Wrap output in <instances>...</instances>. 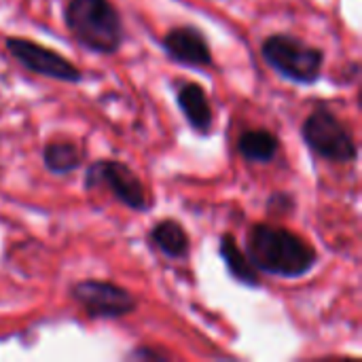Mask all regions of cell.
Here are the masks:
<instances>
[{
    "label": "cell",
    "mask_w": 362,
    "mask_h": 362,
    "mask_svg": "<svg viewBox=\"0 0 362 362\" xmlns=\"http://www.w3.org/2000/svg\"><path fill=\"white\" fill-rule=\"evenodd\" d=\"M301 138L316 157L327 161L352 163L358 157V146L350 127L329 108H316L305 117Z\"/></svg>",
    "instance_id": "4"
},
{
    "label": "cell",
    "mask_w": 362,
    "mask_h": 362,
    "mask_svg": "<svg viewBox=\"0 0 362 362\" xmlns=\"http://www.w3.org/2000/svg\"><path fill=\"white\" fill-rule=\"evenodd\" d=\"M129 358H155V361H161L163 356L159 352H153V350H146V348H138L136 352L129 354Z\"/></svg>",
    "instance_id": "15"
},
{
    "label": "cell",
    "mask_w": 362,
    "mask_h": 362,
    "mask_svg": "<svg viewBox=\"0 0 362 362\" xmlns=\"http://www.w3.org/2000/svg\"><path fill=\"white\" fill-rule=\"evenodd\" d=\"M261 55L282 78L297 85H314L325 68V51L293 34H269L261 42Z\"/></svg>",
    "instance_id": "3"
},
{
    "label": "cell",
    "mask_w": 362,
    "mask_h": 362,
    "mask_svg": "<svg viewBox=\"0 0 362 362\" xmlns=\"http://www.w3.org/2000/svg\"><path fill=\"white\" fill-rule=\"evenodd\" d=\"M176 104L193 132H197L202 136L212 132L214 112H212L208 93L199 83H193V81L182 83L176 91Z\"/></svg>",
    "instance_id": "9"
},
{
    "label": "cell",
    "mask_w": 362,
    "mask_h": 362,
    "mask_svg": "<svg viewBox=\"0 0 362 362\" xmlns=\"http://www.w3.org/2000/svg\"><path fill=\"white\" fill-rule=\"evenodd\" d=\"M70 297L93 320H119L138 310V299L108 280H78L70 286Z\"/></svg>",
    "instance_id": "6"
},
{
    "label": "cell",
    "mask_w": 362,
    "mask_h": 362,
    "mask_svg": "<svg viewBox=\"0 0 362 362\" xmlns=\"http://www.w3.org/2000/svg\"><path fill=\"white\" fill-rule=\"evenodd\" d=\"M246 255L252 265L276 278H303L318 263L316 248L299 233L267 223H257L248 235Z\"/></svg>",
    "instance_id": "1"
},
{
    "label": "cell",
    "mask_w": 362,
    "mask_h": 362,
    "mask_svg": "<svg viewBox=\"0 0 362 362\" xmlns=\"http://www.w3.org/2000/svg\"><path fill=\"white\" fill-rule=\"evenodd\" d=\"M4 47L15 57L17 64H21L25 70H30L34 74L47 76L53 81H62V83H81L83 81V70L78 66H74L62 53L34 42L32 38L6 36Z\"/></svg>",
    "instance_id": "7"
},
{
    "label": "cell",
    "mask_w": 362,
    "mask_h": 362,
    "mask_svg": "<svg viewBox=\"0 0 362 362\" xmlns=\"http://www.w3.org/2000/svg\"><path fill=\"white\" fill-rule=\"evenodd\" d=\"M64 23L70 36L91 53L115 55L123 47V17L110 0H68Z\"/></svg>",
    "instance_id": "2"
},
{
    "label": "cell",
    "mask_w": 362,
    "mask_h": 362,
    "mask_svg": "<svg viewBox=\"0 0 362 362\" xmlns=\"http://www.w3.org/2000/svg\"><path fill=\"white\" fill-rule=\"evenodd\" d=\"M106 187L110 195L134 212H146L151 208V197L140 180V176L123 161L98 159L85 172V189Z\"/></svg>",
    "instance_id": "5"
},
{
    "label": "cell",
    "mask_w": 362,
    "mask_h": 362,
    "mask_svg": "<svg viewBox=\"0 0 362 362\" xmlns=\"http://www.w3.org/2000/svg\"><path fill=\"white\" fill-rule=\"evenodd\" d=\"M159 45L165 51V55L180 66L210 68L214 64L210 42L206 34L195 25H176L168 30Z\"/></svg>",
    "instance_id": "8"
},
{
    "label": "cell",
    "mask_w": 362,
    "mask_h": 362,
    "mask_svg": "<svg viewBox=\"0 0 362 362\" xmlns=\"http://www.w3.org/2000/svg\"><path fill=\"white\" fill-rule=\"evenodd\" d=\"M42 163L55 176L72 174L83 163V151L72 140H51L42 146Z\"/></svg>",
    "instance_id": "12"
},
{
    "label": "cell",
    "mask_w": 362,
    "mask_h": 362,
    "mask_svg": "<svg viewBox=\"0 0 362 362\" xmlns=\"http://www.w3.org/2000/svg\"><path fill=\"white\" fill-rule=\"evenodd\" d=\"M274 206H278V210H280V212H288V210H293L295 199H293V195H291V193L280 191V193H274V195L269 197V202H267V208H269V210H272Z\"/></svg>",
    "instance_id": "14"
},
{
    "label": "cell",
    "mask_w": 362,
    "mask_h": 362,
    "mask_svg": "<svg viewBox=\"0 0 362 362\" xmlns=\"http://www.w3.org/2000/svg\"><path fill=\"white\" fill-rule=\"evenodd\" d=\"M280 140L269 129H248L238 138V151L248 163H269L278 155Z\"/></svg>",
    "instance_id": "13"
},
{
    "label": "cell",
    "mask_w": 362,
    "mask_h": 362,
    "mask_svg": "<svg viewBox=\"0 0 362 362\" xmlns=\"http://www.w3.org/2000/svg\"><path fill=\"white\" fill-rule=\"evenodd\" d=\"M218 255L229 272V276L250 288H259L261 286V272L252 265V261L248 259V255L240 248L238 240L233 233H223L218 240Z\"/></svg>",
    "instance_id": "10"
},
{
    "label": "cell",
    "mask_w": 362,
    "mask_h": 362,
    "mask_svg": "<svg viewBox=\"0 0 362 362\" xmlns=\"http://www.w3.org/2000/svg\"><path fill=\"white\" fill-rule=\"evenodd\" d=\"M148 240H151L155 250H159L163 257H168L172 261L187 259L189 248H191V240H189L187 229L182 227V223H178L174 218L157 221L148 233Z\"/></svg>",
    "instance_id": "11"
}]
</instances>
